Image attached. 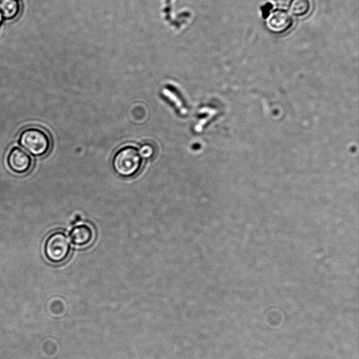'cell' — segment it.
Masks as SVG:
<instances>
[{
	"label": "cell",
	"instance_id": "cell-5",
	"mask_svg": "<svg viewBox=\"0 0 359 359\" xmlns=\"http://www.w3.org/2000/svg\"><path fill=\"white\" fill-rule=\"evenodd\" d=\"M293 24V20L287 11L277 9L271 12L267 19L266 25L270 32L282 35L288 32Z\"/></svg>",
	"mask_w": 359,
	"mask_h": 359
},
{
	"label": "cell",
	"instance_id": "cell-3",
	"mask_svg": "<svg viewBox=\"0 0 359 359\" xmlns=\"http://www.w3.org/2000/svg\"><path fill=\"white\" fill-rule=\"evenodd\" d=\"M71 245L67 234L63 232L51 234L46 241L44 252L47 259L54 264H62L69 257Z\"/></svg>",
	"mask_w": 359,
	"mask_h": 359
},
{
	"label": "cell",
	"instance_id": "cell-8",
	"mask_svg": "<svg viewBox=\"0 0 359 359\" xmlns=\"http://www.w3.org/2000/svg\"><path fill=\"white\" fill-rule=\"evenodd\" d=\"M20 10L19 0H0V17L6 20L14 19L19 15Z\"/></svg>",
	"mask_w": 359,
	"mask_h": 359
},
{
	"label": "cell",
	"instance_id": "cell-1",
	"mask_svg": "<svg viewBox=\"0 0 359 359\" xmlns=\"http://www.w3.org/2000/svg\"><path fill=\"white\" fill-rule=\"evenodd\" d=\"M19 144L31 156L41 158L47 155L51 148L49 134L42 128L30 126L19 134Z\"/></svg>",
	"mask_w": 359,
	"mask_h": 359
},
{
	"label": "cell",
	"instance_id": "cell-6",
	"mask_svg": "<svg viewBox=\"0 0 359 359\" xmlns=\"http://www.w3.org/2000/svg\"><path fill=\"white\" fill-rule=\"evenodd\" d=\"M94 237V230L88 224H81L75 227L71 233L73 243L78 247L89 246L93 241Z\"/></svg>",
	"mask_w": 359,
	"mask_h": 359
},
{
	"label": "cell",
	"instance_id": "cell-9",
	"mask_svg": "<svg viewBox=\"0 0 359 359\" xmlns=\"http://www.w3.org/2000/svg\"><path fill=\"white\" fill-rule=\"evenodd\" d=\"M142 158L150 159L155 155V148L150 144L142 145L139 149Z\"/></svg>",
	"mask_w": 359,
	"mask_h": 359
},
{
	"label": "cell",
	"instance_id": "cell-7",
	"mask_svg": "<svg viewBox=\"0 0 359 359\" xmlns=\"http://www.w3.org/2000/svg\"><path fill=\"white\" fill-rule=\"evenodd\" d=\"M288 8L290 15L302 18L311 13L313 2L312 0H290Z\"/></svg>",
	"mask_w": 359,
	"mask_h": 359
},
{
	"label": "cell",
	"instance_id": "cell-2",
	"mask_svg": "<svg viewBox=\"0 0 359 359\" xmlns=\"http://www.w3.org/2000/svg\"><path fill=\"white\" fill-rule=\"evenodd\" d=\"M142 165V158L139 150L133 146H126L120 149L113 160L115 172L124 178L136 176L140 172Z\"/></svg>",
	"mask_w": 359,
	"mask_h": 359
},
{
	"label": "cell",
	"instance_id": "cell-4",
	"mask_svg": "<svg viewBox=\"0 0 359 359\" xmlns=\"http://www.w3.org/2000/svg\"><path fill=\"white\" fill-rule=\"evenodd\" d=\"M7 163L10 169L18 175L28 174L33 165V158L29 154L19 147H14L10 150Z\"/></svg>",
	"mask_w": 359,
	"mask_h": 359
}]
</instances>
